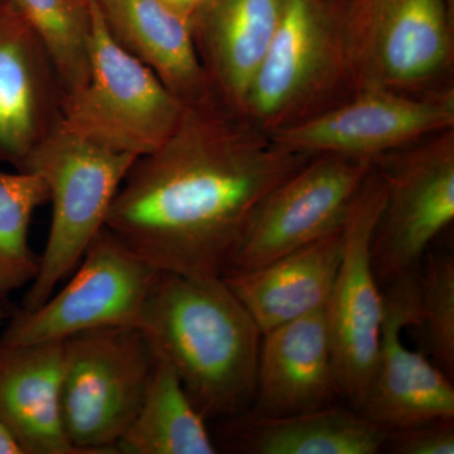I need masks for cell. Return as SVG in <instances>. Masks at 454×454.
I'll use <instances>...</instances> for the list:
<instances>
[{"label": "cell", "instance_id": "obj_27", "mask_svg": "<svg viewBox=\"0 0 454 454\" xmlns=\"http://www.w3.org/2000/svg\"><path fill=\"white\" fill-rule=\"evenodd\" d=\"M173 11L191 20L206 0H162Z\"/></svg>", "mask_w": 454, "mask_h": 454}, {"label": "cell", "instance_id": "obj_7", "mask_svg": "<svg viewBox=\"0 0 454 454\" xmlns=\"http://www.w3.org/2000/svg\"><path fill=\"white\" fill-rule=\"evenodd\" d=\"M453 27L448 0H349L346 49L355 91L427 94L453 85Z\"/></svg>", "mask_w": 454, "mask_h": 454}, {"label": "cell", "instance_id": "obj_11", "mask_svg": "<svg viewBox=\"0 0 454 454\" xmlns=\"http://www.w3.org/2000/svg\"><path fill=\"white\" fill-rule=\"evenodd\" d=\"M372 168L367 158L313 155L262 202L223 274L262 267L339 231Z\"/></svg>", "mask_w": 454, "mask_h": 454}, {"label": "cell", "instance_id": "obj_14", "mask_svg": "<svg viewBox=\"0 0 454 454\" xmlns=\"http://www.w3.org/2000/svg\"><path fill=\"white\" fill-rule=\"evenodd\" d=\"M64 89L37 33L0 0V164L23 172L62 122Z\"/></svg>", "mask_w": 454, "mask_h": 454}, {"label": "cell", "instance_id": "obj_28", "mask_svg": "<svg viewBox=\"0 0 454 454\" xmlns=\"http://www.w3.org/2000/svg\"><path fill=\"white\" fill-rule=\"evenodd\" d=\"M12 315H13V312H12L11 307H9V304L7 303V300L0 298V325L11 318Z\"/></svg>", "mask_w": 454, "mask_h": 454}, {"label": "cell", "instance_id": "obj_10", "mask_svg": "<svg viewBox=\"0 0 454 454\" xmlns=\"http://www.w3.org/2000/svg\"><path fill=\"white\" fill-rule=\"evenodd\" d=\"M384 178L373 166L342 226V255L325 313L340 395L358 411L380 349L384 292L373 271L372 243L384 207Z\"/></svg>", "mask_w": 454, "mask_h": 454}, {"label": "cell", "instance_id": "obj_17", "mask_svg": "<svg viewBox=\"0 0 454 454\" xmlns=\"http://www.w3.org/2000/svg\"><path fill=\"white\" fill-rule=\"evenodd\" d=\"M116 43L145 65L184 106L214 92L197 55L191 20L162 0H94Z\"/></svg>", "mask_w": 454, "mask_h": 454}, {"label": "cell", "instance_id": "obj_6", "mask_svg": "<svg viewBox=\"0 0 454 454\" xmlns=\"http://www.w3.org/2000/svg\"><path fill=\"white\" fill-rule=\"evenodd\" d=\"M59 409L66 437L82 454L116 452L138 413L155 356L138 327L115 325L62 340Z\"/></svg>", "mask_w": 454, "mask_h": 454}, {"label": "cell", "instance_id": "obj_29", "mask_svg": "<svg viewBox=\"0 0 454 454\" xmlns=\"http://www.w3.org/2000/svg\"><path fill=\"white\" fill-rule=\"evenodd\" d=\"M336 2L345 3V4H348V3L349 2V0H336Z\"/></svg>", "mask_w": 454, "mask_h": 454}, {"label": "cell", "instance_id": "obj_25", "mask_svg": "<svg viewBox=\"0 0 454 454\" xmlns=\"http://www.w3.org/2000/svg\"><path fill=\"white\" fill-rule=\"evenodd\" d=\"M384 450L393 454H453L454 419L387 430Z\"/></svg>", "mask_w": 454, "mask_h": 454}, {"label": "cell", "instance_id": "obj_9", "mask_svg": "<svg viewBox=\"0 0 454 454\" xmlns=\"http://www.w3.org/2000/svg\"><path fill=\"white\" fill-rule=\"evenodd\" d=\"M158 273L104 227L64 288L37 309L13 312L0 339L32 345L97 328L137 327Z\"/></svg>", "mask_w": 454, "mask_h": 454}, {"label": "cell", "instance_id": "obj_26", "mask_svg": "<svg viewBox=\"0 0 454 454\" xmlns=\"http://www.w3.org/2000/svg\"><path fill=\"white\" fill-rule=\"evenodd\" d=\"M0 454H26L16 434L0 418Z\"/></svg>", "mask_w": 454, "mask_h": 454}, {"label": "cell", "instance_id": "obj_8", "mask_svg": "<svg viewBox=\"0 0 454 454\" xmlns=\"http://www.w3.org/2000/svg\"><path fill=\"white\" fill-rule=\"evenodd\" d=\"M373 166L387 195L373 232L372 259L379 283L419 269L429 245L454 220V129L379 155Z\"/></svg>", "mask_w": 454, "mask_h": 454}, {"label": "cell", "instance_id": "obj_16", "mask_svg": "<svg viewBox=\"0 0 454 454\" xmlns=\"http://www.w3.org/2000/svg\"><path fill=\"white\" fill-rule=\"evenodd\" d=\"M283 7L284 0H206L191 18L197 55L212 90L241 112Z\"/></svg>", "mask_w": 454, "mask_h": 454}, {"label": "cell", "instance_id": "obj_20", "mask_svg": "<svg viewBox=\"0 0 454 454\" xmlns=\"http://www.w3.org/2000/svg\"><path fill=\"white\" fill-rule=\"evenodd\" d=\"M230 419L231 446L247 454H376L387 435L351 406L334 404L286 417L243 413Z\"/></svg>", "mask_w": 454, "mask_h": 454}, {"label": "cell", "instance_id": "obj_3", "mask_svg": "<svg viewBox=\"0 0 454 454\" xmlns=\"http://www.w3.org/2000/svg\"><path fill=\"white\" fill-rule=\"evenodd\" d=\"M346 7L336 0H284L276 35L245 98L243 112L262 129L276 133L356 94Z\"/></svg>", "mask_w": 454, "mask_h": 454}, {"label": "cell", "instance_id": "obj_4", "mask_svg": "<svg viewBox=\"0 0 454 454\" xmlns=\"http://www.w3.org/2000/svg\"><path fill=\"white\" fill-rule=\"evenodd\" d=\"M136 160L77 136L62 122L35 149L23 172L37 173L46 182L52 217L40 271L22 309L40 307L74 273L106 227L114 199Z\"/></svg>", "mask_w": 454, "mask_h": 454}, {"label": "cell", "instance_id": "obj_18", "mask_svg": "<svg viewBox=\"0 0 454 454\" xmlns=\"http://www.w3.org/2000/svg\"><path fill=\"white\" fill-rule=\"evenodd\" d=\"M342 229L268 264L223 278L262 333L325 309L342 255Z\"/></svg>", "mask_w": 454, "mask_h": 454}, {"label": "cell", "instance_id": "obj_24", "mask_svg": "<svg viewBox=\"0 0 454 454\" xmlns=\"http://www.w3.org/2000/svg\"><path fill=\"white\" fill-rule=\"evenodd\" d=\"M420 328L439 369L454 373V259L450 254H426L419 269Z\"/></svg>", "mask_w": 454, "mask_h": 454}, {"label": "cell", "instance_id": "obj_12", "mask_svg": "<svg viewBox=\"0 0 454 454\" xmlns=\"http://www.w3.org/2000/svg\"><path fill=\"white\" fill-rule=\"evenodd\" d=\"M454 129V86L427 94L360 90L333 109L270 136L288 151L375 160Z\"/></svg>", "mask_w": 454, "mask_h": 454}, {"label": "cell", "instance_id": "obj_21", "mask_svg": "<svg viewBox=\"0 0 454 454\" xmlns=\"http://www.w3.org/2000/svg\"><path fill=\"white\" fill-rule=\"evenodd\" d=\"M205 415L182 387L177 373L155 357L151 381L138 413L116 444L125 454H215Z\"/></svg>", "mask_w": 454, "mask_h": 454}, {"label": "cell", "instance_id": "obj_15", "mask_svg": "<svg viewBox=\"0 0 454 454\" xmlns=\"http://www.w3.org/2000/svg\"><path fill=\"white\" fill-rule=\"evenodd\" d=\"M339 397L325 309L262 333L250 414L286 417L333 405Z\"/></svg>", "mask_w": 454, "mask_h": 454}, {"label": "cell", "instance_id": "obj_5", "mask_svg": "<svg viewBox=\"0 0 454 454\" xmlns=\"http://www.w3.org/2000/svg\"><path fill=\"white\" fill-rule=\"evenodd\" d=\"M90 12V76L82 89L64 94L62 124L119 153H152L176 129L186 106L116 43L94 0Z\"/></svg>", "mask_w": 454, "mask_h": 454}, {"label": "cell", "instance_id": "obj_23", "mask_svg": "<svg viewBox=\"0 0 454 454\" xmlns=\"http://www.w3.org/2000/svg\"><path fill=\"white\" fill-rule=\"evenodd\" d=\"M37 33L52 59L64 94L90 76V0H11Z\"/></svg>", "mask_w": 454, "mask_h": 454}, {"label": "cell", "instance_id": "obj_2", "mask_svg": "<svg viewBox=\"0 0 454 454\" xmlns=\"http://www.w3.org/2000/svg\"><path fill=\"white\" fill-rule=\"evenodd\" d=\"M137 327L206 419L253 405L262 333L223 277L160 271Z\"/></svg>", "mask_w": 454, "mask_h": 454}, {"label": "cell", "instance_id": "obj_1", "mask_svg": "<svg viewBox=\"0 0 454 454\" xmlns=\"http://www.w3.org/2000/svg\"><path fill=\"white\" fill-rule=\"evenodd\" d=\"M312 157L283 148L212 92L137 158L106 227L158 271L223 277L259 206Z\"/></svg>", "mask_w": 454, "mask_h": 454}, {"label": "cell", "instance_id": "obj_13", "mask_svg": "<svg viewBox=\"0 0 454 454\" xmlns=\"http://www.w3.org/2000/svg\"><path fill=\"white\" fill-rule=\"evenodd\" d=\"M385 286L380 349L358 411L385 430L454 419L452 378L403 340L405 328L420 325L418 270Z\"/></svg>", "mask_w": 454, "mask_h": 454}, {"label": "cell", "instance_id": "obj_22", "mask_svg": "<svg viewBox=\"0 0 454 454\" xmlns=\"http://www.w3.org/2000/svg\"><path fill=\"white\" fill-rule=\"evenodd\" d=\"M49 202L40 175L0 168V298L8 300L37 277L41 256L29 245V226L35 210Z\"/></svg>", "mask_w": 454, "mask_h": 454}, {"label": "cell", "instance_id": "obj_19", "mask_svg": "<svg viewBox=\"0 0 454 454\" xmlns=\"http://www.w3.org/2000/svg\"><path fill=\"white\" fill-rule=\"evenodd\" d=\"M62 340L13 345L0 339V418L26 454H82L62 427Z\"/></svg>", "mask_w": 454, "mask_h": 454}]
</instances>
